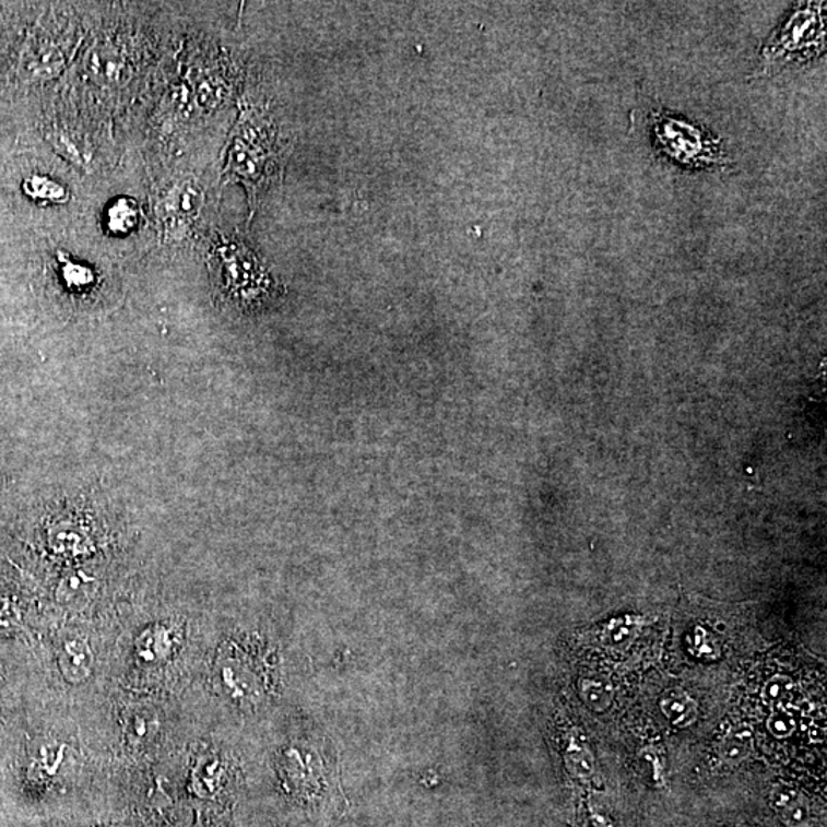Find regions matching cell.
I'll return each instance as SVG.
<instances>
[{
  "instance_id": "cell-1",
  "label": "cell",
  "mask_w": 827,
  "mask_h": 827,
  "mask_svg": "<svg viewBox=\"0 0 827 827\" xmlns=\"http://www.w3.org/2000/svg\"><path fill=\"white\" fill-rule=\"evenodd\" d=\"M825 3H804L783 22L761 48L766 67L802 62L818 57L826 47Z\"/></svg>"
},
{
  "instance_id": "cell-2",
  "label": "cell",
  "mask_w": 827,
  "mask_h": 827,
  "mask_svg": "<svg viewBox=\"0 0 827 827\" xmlns=\"http://www.w3.org/2000/svg\"><path fill=\"white\" fill-rule=\"evenodd\" d=\"M655 146L662 154L692 169H711L730 164L720 140L681 118L651 113Z\"/></svg>"
},
{
  "instance_id": "cell-3",
  "label": "cell",
  "mask_w": 827,
  "mask_h": 827,
  "mask_svg": "<svg viewBox=\"0 0 827 827\" xmlns=\"http://www.w3.org/2000/svg\"><path fill=\"white\" fill-rule=\"evenodd\" d=\"M269 141V132L258 129L253 121L244 123L236 137L227 170L246 181L247 188L257 189L265 175V164H269L273 156V147Z\"/></svg>"
},
{
  "instance_id": "cell-4",
  "label": "cell",
  "mask_w": 827,
  "mask_h": 827,
  "mask_svg": "<svg viewBox=\"0 0 827 827\" xmlns=\"http://www.w3.org/2000/svg\"><path fill=\"white\" fill-rule=\"evenodd\" d=\"M48 544L52 552L63 556H82L94 547L90 532L74 521H56L48 529Z\"/></svg>"
},
{
  "instance_id": "cell-5",
  "label": "cell",
  "mask_w": 827,
  "mask_h": 827,
  "mask_svg": "<svg viewBox=\"0 0 827 827\" xmlns=\"http://www.w3.org/2000/svg\"><path fill=\"white\" fill-rule=\"evenodd\" d=\"M59 669L64 681L70 684H83L94 669L93 648L86 639H70L64 642L59 654Z\"/></svg>"
},
{
  "instance_id": "cell-6",
  "label": "cell",
  "mask_w": 827,
  "mask_h": 827,
  "mask_svg": "<svg viewBox=\"0 0 827 827\" xmlns=\"http://www.w3.org/2000/svg\"><path fill=\"white\" fill-rule=\"evenodd\" d=\"M662 714L670 720L673 726L688 728L695 725L699 719V704L695 697L682 688H672L662 695L659 700Z\"/></svg>"
},
{
  "instance_id": "cell-7",
  "label": "cell",
  "mask_w": 827,
  "mask_h": 827,
  "mask_svg": "<svg viewBox=\"0 0 827 827\" xmlns=\"http://www.w3.org/2000/svg\"><path fill=\"white\" fill-rule=\"evenodd\" d=\"M648 624L642 616L625 615L605 623L600 630L602 646L610 650H627L639 638L640 631Z\"/></svg>"
},
{
  "instance_id": "cell-8",
  "label": "cell",
  "mask_w": 827,
  "mask_h": 827,
  "mask_svg": "<svg viewBox=\"0 0 827 827\" xmlns=\"http://www.w3.org/2000/svg\"><path fill=\"white\" fill-rule=\"evenodd\" d=\"M221 680L235 699H255L258 695V677L253 672L250 673V666L244 664L236 658L223 659L221 665Z\"/></svg>"
},
{
  "instance_id": "cell-9",
  "label": "cell",
  "mask_w": 827,
  "mask_h": 827,
  "mask_svg": "<svg viewBox=\"0 0 827 827\" xmlns=\"http://www.w3.org/2000/svg\"><path fill=\"white\" fill-rule=\"evenodd\" d=\"M773 810L789 827H807L812 822L811 804L794 789H781L773 794Z\"/></svg>"
},
{
  "instance_id": "cell-10",
  "label": "cell",
  "mask_w": 827,
  "mask_h": 827,
  "mask_svg": "<svg viewBox=\"0 0 827 827\" xmlns=\"http://www.w3.org/2000/svg\"><path fill=\"white\" fill-rule=\"evenodd\" d=\"M579 696L586 707L593 712H605L615 700V688L604 676H587L579 681Z\"/></svg>"
},
{
  "instance_id": "cell-11",
  "label": "cell",
  "mask_w": 827,
  "mask_h": 827,
  "mask_svg": "<svg viewBox=\"0 0 827 827\" xmlns=\"http://www.w3.org/2000/svg\"><path fill=\"white\" fill-rule=\"evenodd\" d=\"M564 764H566L567 771L571 777L578 780H590L596 771V761L592 749L584 743L578 742L577 739H571L569 746L564 753Z\"/></svg>"
},
{
  "instance_id": "cell-12",
  "label": "cell",
  "mask_w": 827,
  "mask_h": 827,
  "mask_svg": "<svg viewBox=\"0 0 827 827\" xmlns=\"http://www.w3.org/2000/svg\"><path fill=\"white\" fill-rule=\"evenodd\" d=\"M754 739L749 730H733L719 745L720 760L728 765H739L753 754Z\"/></svg>"
},
{
  "instance_id": "cell-13",
  "label": "cell",
  "mask_w": 827,
  "mask_h": 827,
  "mask_svg": "<svg viewBox=\"0 0 827 827\" xmlns=\"http://www.w3.org/2000/svg\"><path fill=\"white\" fill-rule=\"evenodd\" d=\"M94 579L86 577L85 574H71L63 579L62 584L59 587V601L71 605H82L87 601V598L93 594Z\"/></svg>"
},
{
  "instance_id": "cell-14",
  "label": "cell",
  "mask_w": 827,
  "mask_h": 827,
  "mask_svg": "<svg viewBox=\"0 0 827 827\" xmlns=\"http://www.w3.org/2000/svg\"><path fill=\"white\" fill-rule=\"evenodd\" d=\"M25 192L34 200L49 201V203H64L70 198L68 190L57 181L49 180L48 177L34 175L25 181Z\"/></svg>"
},
{
  "instance_id": "cell-15",
  "label": "cell",
  "mask_w": 827,
  "mask_h": 827,
  "mask_svg": "<svg viewBox=\"0 0 827 827\" xmlns=\"http://www.w3.org/2000/svg\"><path fill=\"white\" fill-rule=\"evenodd\" d=\"M139 223V209L133 201H117L108 212V226L114 234H128Z\"/></svg>"
},
{
  "instance_id": "cell-16",
  "label": "cell",
  "mask_w": 827,
  "mask_h": 827,
  "mask_svg": "<svg viewBox=\"0 0 827 827\" xmlns=\"http://www.w3.org/2000/svg\"><path fill=\"white\" fill-rule=\"evenodd\" d=\"M170 650L169 631L162 627H152L151 630L144 631L139 640V651L144 659L163 658Z\"/></svg>"
},
{
  "instance_id": "cell-17",
  "label": "cell",
  "mask_w": 827,
  "mask_h": 827,
  "mask_svg": "<svg viewBox=\"0 0 827 827\" xmlns=\"http://www.w3.org/2000/svg\"><path fill=\"white\" fill-rule=\"evenodd\" d=\"M769 733L776 739H788L795 733L799 726L795 711L792 708L777 707L766 722Z\"/></svg>"
},
{
  "instance_id": "cell-18",
  "label": "cell",
  "mask_w": 827,
  "mask_h": 827,
  "mask_svg": "<svg viewBox=\"0 0 827 827\" xmlns=\"http://www.w3.org/2000/svg\"><path fill=\"white\" fill-rule=\"evenodd\" d=\"M792 689H794V681L787 674H773L765 682L764 688H761V699L768 705H776L780 707L784 700L789 699Z\"/></svg>"
},
{
  "instance_id": "cell-19",
  "label": "cell",
  "mask_w": 827,
  "mask_h": 827,
  "mask_svg": "<svg viewBox=\"0 0 827 827\" xmlns=\"http://www.w3.org/2000/svg\"><path fill=\"white\" fill-rule=\"evenodd\" d=\"M62 274L64 284L70 288H86L94 284L93 270L75 264L70 259H63Z\"/></svg>"
},
{
  "instance_id": "cell-20",
  "label": "cell",
  "mask_w": 827,
  "mask_h": 827,
  "mask_svg": "<svg viewBox=\"0 0 827 827\" xmlns=\"http://www.w3.org/2000/svg\"><path fill=\"white\" fill-rule=\"evenodd\" d=\"M133 722H135V725H133V735L135 737L141 739L143 741L144 737H146V726L149 725L147 720L144 718H135L133 719Z\"/></svg>"
}]
</instances>
